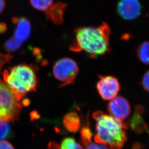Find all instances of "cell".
<instances>
[{
	"label": "cell",
	"mask_w": 149,
	"mask_h": 149,
	"mask_svg": "<svg viewBox=\"0 0 149 149\" xmlns=\"http://www.w3.org/2000/svg\"><path fill=\"white\" fill-rule=\"evenodd\" d=\"M141 85L144 90L149 92V70L144 74L141 80Z\"/></svg>",
	"instance_id": "18"
},
{
	"label": "cell",
	"mask_w": 149,
	"mask_h": 149,
	"mask_svg": "<svg viewBox=\"0 0 149 149\" xmlns=\"http://www.w3.org/2000/svg\"><path fill=\"white\" fill-rule=\"evenodd\" d=\"M136 109L135 115H134L131 120V125L132 128L138 133L142 132V128L145 127L143 126L142 117L139 115L142 113L141 111H141L142 109V108L139 107L136 108Z\"/></svg>",
	"instance_id": "13"
},
{
	"label": "cell",
	"mask_w": 149,
	"mask_h": 149,
	"mask_svg": "<svg viewBox=\"0 0 149 149\" xmlns=\"http://www.w3.org/2000/svg\"><path fill=\"white\" fill-rule=\"evenodd\" d=\"M0 149H14L12 145L6 141H0Z\"/></svg>",
	"instance_id": "20"
},
{
	"label": "cell",
	"mask_w": 149,
	"mask_h": 149,
	"mask_svg": "<svg viewBox=\"0 0 149 149\" xmlns=\"http://www.w3.org/2000/svg\"><path fill=\"white\" fill-rule=\"evenodd\" d=\"M96 87L102 99L108 100L116 97L121 88L118 79L111 75H100Z\"/></svg>",
	"instance_id": "7"
},
{
	"label": "cell",
	"mask_w": 149,
	"mask_h": 149,
	"mask_svg": "<svg viewBox=\"0 0 149 149\" xmlns=\"http://www.w3.org/2000/svg\"><path fill=\"white\" fill-rule=\"evenodd\" d=\"M92 116L96 121L95 141L105 146L108 149H122L127 140L125 130L128 127L126 124L101 111H95Z\"/></svg>",
	"instance_id": "2"
},
{
	"label": "cell",
	"mask_w": 149,
	"mask_h": 149,
	"mask_svg": "<svg viewBox=\"0 0 149 149\" xmlns=\"http://www.w3.org/2000/svg\"><path fill=\"white\" fill-rule=\"evenodd\" d=\"M108 110L111 116L124 122V120L130 116L131 108L127 99L121 96H117L109 103Z\"/></svg>",
	"instance_id": "9"
},
{
	"label": "cell",
	"mask_w": 149,
	"mask_h": 149,
	"mask_svg": "<svg viewBox=\"0 0 149 149\" xmlns=\"http://www.w3.org/2000/svg\"><path fill=\"white\" fill-rule=\"evenodd\" d=\"M19 101L10 88L0 81V123L13 122L17 118L21 108Z\"/></svg>",
	"instance_id": "4"
},
{
	"label": "cell",
	"mask_w": 149,
	"mask_h": 149,
	"mask_svg": "<svg viewBox=\"0 0 149 149\" xmlns=\"http://www.w3.org/2000/svg\"><path fill=\"white\" fill-rule=\"evenodd\" d=\"M59 149H83V148L73 138L69 137L63 140Z\"/></svg>",
	"instance_id": "16"
},
{
	"label": "cell",
	"mask_w": 149,
	"mask_h": 149,
	"mask_svg": "<svg viewBox=\"0 0 149 149\" xmlns=\"http://www.w3.org/2000/svg\"><path fill=\"white\" fill-rule=\"evenodd\" d=\"M77 62L69 58H63L58 60L54 65L53 73L56 79L61 82V87L74 82L79 72Z\"/></svg>",
	"instance_id": "5"
},
{
	"label": "cell",
	"mask_w": 149,
	"mask_h": 149,
	"mask_svg": "<svg viewBox=\"0 0 149 149\" xmlns=\"http://www.w3.org/2000/svg\"><path fill=\"white\" fill-rule=\"evenodd\" d=\"M85 149H108L107 147L101 144L90 142L84 147Z\"/></svg>",
	"instance_id": "19"
},
{
	"label": "cell",
	"mask_w": 149,
	"mask_h": 149,
	"mask_svg": "<svg viewBox=\"0 0 149 149\" xmlns=\"http://www.w3.org/2000/svg\"><path fill=\"white\" fill-rule=\"evenodd\" d=\"M110 34L111 29L106 23L96 27H79L75 31L74 41L70 49L84 51L91 58L102 57L110 53Z\"/></svg>",
	"instance_id": "1"
},
{
	"label": "cell",
	"mask_w": 149,
	"mask_h": 149,
	"mask_svg": "<svg viewBox=\"0 0 149 149\" xmlns=\"http://www.w3.org/2000/svg\"><path fill=\"white\" fill-rule=\"evenodd\" d=\"M142 6L139 0H120L117 4L116 11L121 18L132 20L141 15Z\"/></svg>",
	"instance_id": "8"
},
{
	"label": "cell",
	"mask_w": 149,
	"mask_h": 149,
	"mask_svg": "<svg viewBox=\"0 0 149 149\" xmlns=\"http://www.w3.org/2000/svg\"><path fill=\"white\" fill-rule=\"evenodd\" d=\"M34 8L42 11H47L53 4V0H30Z\"/></svg>",
	"instance_id": "15"
},
{
	"label": "cell",
	"mask_w": 149,
	"mask_h": 149,
	"mask_svg": "<svg viewBox=\"0 0 149 149\" xmlns=\"http://www.w3.org/2000/svg\"><path fill=\"white\" fill-rule=\"evenodd\" d=\"M5 7V1L4 0H0V13L3 12Z\"/></svg>",
	"instance_id": "21"
},
{
	"label": "cell",
	"mask_w": 149,
	"mask_h": 149,
	"mask_svg": "<svg viewBox=\"0 0 149 149\" xmlns=\"http://www.w3.org/2000/svg\"><path fill=\"white\" fill-rule=\"evenodd\" d=\"M136 55L140 61L146 65H149V42H144L139 46Z\"/></svg>",
	"instance_id": "12"
},
{
	"label": "cell",
	"mask_w": 149,
	"mask_h": 149,
	"mask_svg": "<svg viewBox=\"0 0 149 149\" xmlns=\"http://www.w3.org/2000/svg\"><path fill=\"white\" fill-rule=\"evenodd\" d=\"M92 133L90 130L89 122L87 120L86 125H83L80 130L81 141L84 147L92 141Z\"/></svg>",
	"instance_id": "14"
},
{
	"label": "cell",
	"mask_w": 149,
	"mask_h": 149,
	"mask_svg": "<svg viewBox=\"0 0 149 149\" xmlns=\"http://www.w3.org/2000/svg\"><path fill=\"white\" fill-rule=\"evenodd\" d=\"M14 21L16 24L14 35L4 45L6 49L10 52H13L19 48L23 42L30 36L31 30L30 22L26 18H15Z\"/></svg>",
	"instance_id": "6"
},
{
	"label": "cell",
	"mask_w": 149,
	"mask_h": 149,
	"mask_svg": "<svg viewBox=\"0 0 149 149\" xmlns=\"http://www.w3.org/2000/svg\"><path fill=\"white\" fill-rule=\"evenodd\" d=\"M66 6V4L61 2L53 3L45 12L47 18L51 20L55 24L62 23L63 22L64 12Z\"/></svg>",
	"instance_id": "10"
},
{
	"label": "cell",
	"mask_w": 149,
	"mask_h": 149,
	"mask_svg": "<svg viewBox=\"0 0 149 149\" xmlns=\"http://www.w3.org/2000/svg\"><path fill=\"white\" fill-rule=\"evenodd\" d=\"M3 79L19 100L27 93L34 91L37 84L34 68L25 64L17 65L4 70Z\"/></svg>",
	"instance_id": "3"
},
{
	"label": "cell",
	"mask_w": 149,
	"mask_h": 149,
	"mask_svg": "<svg viewBox=\"0 0 149 149\" xmlns=\"http://www.w3.org/2000/svg\"><path fill=\"white\" fill-rule=\"evenodd\" d=\"M7 122L0 123V141L8 136L10 133V127Z\"/></svg>",
	"instance_id": "17"
},
{
	"label": "cell",
	"mask_w": 149,
	"mask_h": 149,
	"mask_svg": "<svg viewBox=\"0 0 149 149\" xmlns=\"http://www.w3.org/2000/svg\"><path fill=\"white\" fill-rule=\"evenodd\" d=\"M63 124L68 131L70 132H76L80 127V118L77 113H69L64 118Z\"/></svg>",
	"instance_id": "11"
}]
</instances>
